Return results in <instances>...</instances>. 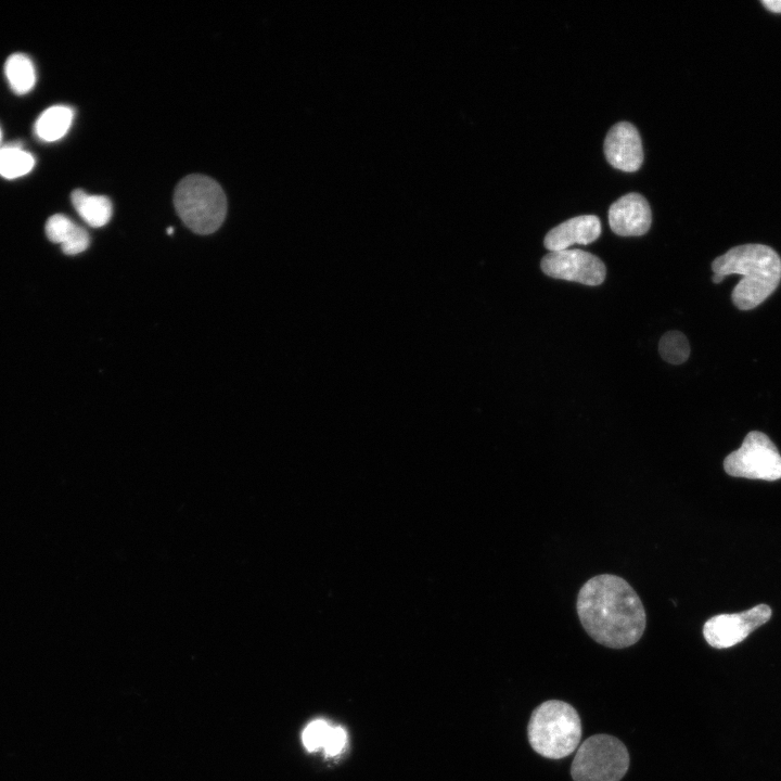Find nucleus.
Returning a JSON list of instances; mask_svg holds the SVG:
<instances>
[{"instance_id":"f257e3e1","label":"nucleus","mask_w":781,"mask_h":781,"mask_svg":"<svg viewBox=\"0 0 781 781\" xmlns=\"http://www.w3.org/2000/svg\"><path fill=\"white\" fill-rule=\"evenodd\" d=\"M576 607L588 635L609 648L630 646L645 629V611L639 596L616 575L602 574L586 581L578 592Z\"/></svg>"},{"instance_id":"f03ea898","label":"nucleus","mask_w":781,"mask_h":781,"mask_svg":"<svg viewBox=\"0 0 781 781\" xmlns=\"http://www.w3.org/2000/svg\"><path fill=\"white\" fill-rule=\"evenodd\" d=\"M713 281L720 283L729 274L742 276L731 299L741 310H750L771 295L781 280V258L764 244L734 246L712 264Z\"/></svg>"},{"instance_id":"7ed1b4c3","label":"nucleus","mask_w":781,"mask_h":781,"mask_svg":"<svg viewBox=\"0 0 781 781\" xmlns=\"http://www.w3.org/2000/svg\"><path fill=\"white\" fill-rule=\"evenodd\" d=\"M527 732L529 744L536 753L559 759L568 756L578 746L581 722L573 706L551 700L533 712Z\"/></svg>"},{"instance_id":"20e7f679","label":"nucleus","mask_w":781,"mask_h":781,"mask_svg":"<svg viewBox=\"0 0 781 781\" xmlns=\"http://www.w3.org/2000/svg\"><path fill=\"white\" fill-rule=\"evenodd\" d=\"M174 205L183 223L199 234H210L222 225L227 200L221 187L203 175H189L176 187Z\"/></svg>"},{"instance_id":"39448f33","label":"nucleus","mask_w":781,"mask_h":781,"mask_svg":"<svg viewBox=\"0 0 781 781\" xmlns=\"http://www.w3.org/2000/svg\"><path fill=\"white\" fill-rule=\"evenodd\" d=\"M629 767L626 746L616 738L597 734L585 740L573 759L574 781H619Z\"/></svg>"},{"instance_id":"423d86ee","label":"nucleus","mask_w":781,"mask_h":781,"mask_svg":"<svg viewBox=\"0 0 781 781\" xmlns=\"http://www.w3.org/2000/svg\"><path fill=\"white\" fill-rule=\"evenodd\" d=\"M724 469L735 477L776 481L781 478V454L766 434L752 431L741 447L726 457Z\"/></svg>"},{"instance_id":"0eeeda50","label":"nucleus","mask_w":781,"mask_h":781,"mask_svg":"<svg viewBox=\"0 0 781 781\" xmlns=\"http://www.w3.org/2000/svg\"><path fill=\"white\" fill-rule=\"evenodd\" d=\"M770 617L771 609L766 604L756 605L741 613L719 614L704 624L703 635L713 648H730L743 641Z\"/></svg>"},{"instance_id":"6e6552de","label":"nucleus","mask_w":781,"mask_h":781,"mask_svg":"<svg viewBox=\"0 0 781 781\" xmlns=\"http://www.w3.org/2000/svg\"><path fill=\"white\" fill-rule=\"evenodd\" d=\"M543 273L551 278L599 285L605 278V266L600 258L581 249L548 253L540 263Z\"/></svg>"},{"instance_id":"1a4fd4ad","label":"nucleus","mask_w":781,"mask_h":781,"mask_svg":"<svg viewBox=\"0 0 781 781\" xmlns=\"http://www.w3.org/2000/svg\"><path fill=\"white\" fill-rule=\"evenodd\" d=\"M604 153L609 163L624 171H636L643 161L640 135L637 128L628 123L615 124L604 140Z\"/></svg>"},{"instance_id":"9d476101","label":"nucleus","mask_w":781,"mask_h":781,"mask_svg":"<svg viewBox=\"0 0 781 781\" xmlns=\"http://www.w3.org/2000/svg\"><path fill=\"white\" fill-rule=\"evenodd\" d=\"M651 216L648 201L636 192L623 195L609 209L612 231L623 236L644 234L651 226Z\"/></svg>"},{"instance_id":"9b49d317","label":"nucleus","mask_w":781,"mask_h":781,"mask_svg":"<svg viewBox=\"0 0 781 781\" xmlns=\"http://www.w3.org/2000/svg\"><path fill=\"white\" fill-rule=\"evenodd\" d=\"M601 233L600 219L594 215H580L555 226L545 236V246L550 252L568 249L574 244H588Z\"/></svg>"},{"instance_id":"f8f14e48","label":"nucleus","mask_w":781,"mask_h":781,"mask_svg":"<svg viewBox=\"0 0 781 781\" xmlns=\"http://www.w3.org/2000/svg\"><path fill=\"white\" fill-rule=\"evenodd\" d=\"M46 234L51 242L61 244L66 255H77L86 251L90 243L88 232L62 214L48 219Z\"/></svg>"},{"instance_id":"ddd939ff","label":"nucleus","mask_w":781,"mask_h":781,"mask_svg":"<svg viewBox=\"0 0 781 781\" xmlns=\"http://www.w3.org/2000/svg\"><path fill=\"white\" fill-rule=\"evenodd\" d=\"M71 200L76 212L91 227H103L112 217V203L104 195H92L77 189L73 191Z\"/></svg>"},{"instance_id":"4468645a","label":"nucleus","mask_w":781,"mask_h":781,"mask_svg":"<svg viewBox=\"0 0 781 781\" xmlns=\"http://www.w3.org/2000/svg\"><path fill=\"white\" fill-rule=\"evenodd\" d=\"M74 111L67 105H53L41 113L35 124L36 136L46 142L56 141L68 131Z\"/></svg>"},{"instance_id":"2eb2a0df","label":"nucleus","mask_w":781,"mask_h":781,"mask_svg":"<svg viewBox=\"0 0 781 781\" xmlns=\"http://www.w3.org/2000/svg\"><path fill=\"white\" fill-rule=\"evenodd\" d=\"M4 73L11 89L16 94H25L35 86V66L31 60L23 53H14L8 57Z\"/></svg>"},{"instance_id":"dca6fc26","label":"nucleus","mask_w":781,"mask_h":781,"mask_svg":"<svg viewBox=\"0 0 781 781\" xmlns=\"http://www.w3.org/2000/svg\"><path fill=\"white\" fill-rule=\"evenodd\" d=\"M35 165L34 156L18 144L0 148V176L14 179L28 174Z\"/></svg>"},{"instance_id":"f3484780","label":"nucleus","mask_w":781,"mask_h":781,"mask_svg":"<svg viewBox=\"0 0 781 781\" xmlns=\"http://www.w3.org/2000/svg\"><path fill=\"white\" fill-rule=\"evenodd\" d=\"M658 349L662 358L673 364L684 362L690 354L687 337L678 331H670L663 335Z\"/></svg>"},{"instance_id":"a211bd4d","label":"nucleus","mask_w":781,"mask_h":781,"mask_svg":"<svg viewBox=\"0 0 781 781\" xmlns=\"http://www.w3.org/2000/svg\"><path fill=\"white\" fill-rule=\"evenodd\" d=\"M331 726L322 720L317 719L307 725L303 731V743L308 752H315L320 747H323L328 733Z\"/></svg>"},{"instance_id":"6ab92c4d","label":"nucleus","mask_w":781,"mask_h":781,"mask_svg":"<svg viewBox=\"0 0 781 781\" xmlns=\"http://www.w3.org/2000/svg\"><path fill=\"white\" fill-rule=\"evenodd\" d=\"M346 741L347 734L342 727H331L322 747L325 756H335L340 754L345 747Z\"/></svg>"},{"instance_id":"aec40b11","label":"nucleus","mask_w":781,"mask_h":781,"mask_svg":"<svg viewBox=\"0 0 781 781\" xmlns=\"http://www.w3.org/2000/svg\"><path fill=\"white\" fill-rule=\"evenodd\" d=\"M761 3L771 12L781 13V0H763Z\"/></svg>"},{"instance_id":"412c9836","label":"nucleus","mask_w":781,"mask_h":781,"mask_svg":"<svg viewBox=\"0 0 781 781\" xmlns=\"http://www.w3.org/2000/svg\"><path fill=\"white\" fill-rule=\"evenodd\" d=\"M167 232H168V234H172L174 229H172V228H168V229H167Z\"/></svg>"},{"instance_id":"4be33fe9","label":"nucleus","mask_w":781,"mask_h":781,"mask_svg":"<svg viewBox=\"0 0 781 781\" xmlns=\"http://www.w3.org/2000/svg\"><path fill=\"white\" fill-rule=\"evenodd\" d=\"M1 137H2V133H1V129H0V141H1Z\"/></svg>"}]
</instances>
